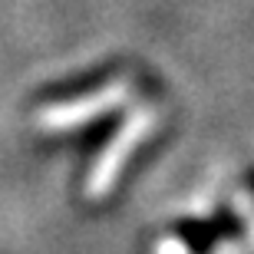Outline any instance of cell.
Returning <instances> with one entry per match:
<instances>
[{
  "label": "cell",
  "instance_id": "obj_1",
  "mask_svg": "<svg viewBox=\"0 0 254 254\" xmlns=\"http://www.w3.org/2000/svg\"><path fill=\"white\" fill-rule=\"evenodd\" d=\"M152 119H155L152 113H135L129 123L123 126V132H119V135L106 145V152L99 155V162L89 169V182H86V195H89V198H99L106 189H109V185H113V175L119 172V165L126 162L129 149L142 139V132H149Z\"/></svg>",
  "mask_w": 254,
  "mask_h": 254
},
{
  "label": "cell",
  "instance_id": "obj_2",
  "mask_svg": "<svg viewBox=\"0 0 254 254\" xmlns=\"http://www.w3.org/2000/svg\"><path fill=\"white\" fill-rule=\"evenodd\" d=\"M129 93V79H113L109 86H103L99 93L93 96H83V99H76V103H66V106H53L47 113H40V123L43 129H73V126L86 123V119H96V116H103L106 109H113L119 106Z\"/></svg>",
  "mask_w": 254,
  "mask_h": 254
}]
</instances>
